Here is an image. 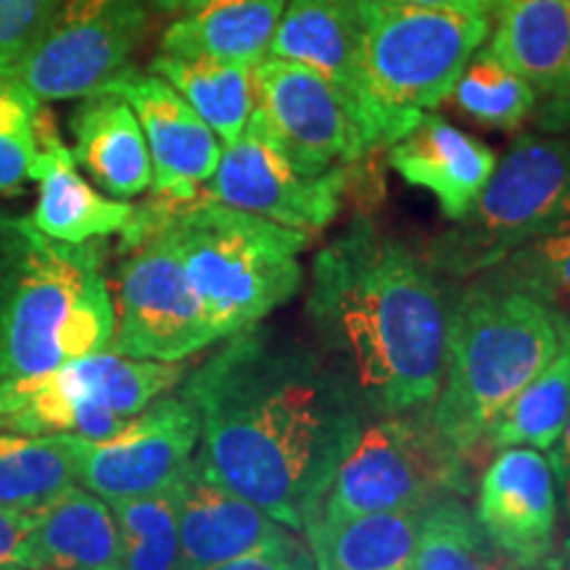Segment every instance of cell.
<instances>
[{"mask_svg": "<svg viewBox=\"0 0 570 570\" xmlns=\"http://www.w3.org/2000/svg\"><path fill=\"white\" fill-rule=\"evenodd\" d=\"M188 375L196 468L291 531H304L367 412L320 348L246 327Z\"/></svg>", "mask_w": 570, "mask_h": 570, "instance_id": "6da1fadb", "label": "cell"}, {"mask_svg": "<svg viewBox=\"0 0 570 570\" xmlns=\"http://www.w3.org/2000/svg\"><path fill=\"white\" fill-rule=\"evenodd\" d=\"M449 309L436 269L373 219L348 225L312 265L306 317L367 417L433 410Z\"/></svg>", "mask_w": 570, "mask_h": 570, "instance_id": "7a4b0ae2", "label": "cell"}, {"mask_svg": "<svg viewBox=\"0 0 570 570\" xmlns=\"http://www.w3.org/2000/svg\"><path fill=\"white\" fill-rule=\"evenodd\" d=\"M98 240L63 244L30 219L0 244V386L111 348L117 312Z\"/></svg>", "mask_w": 570, "mask_h": 570, "instance_id": "3957f363", "label": "cell"}, {"mask_svg": "<svg viewBox=\"0 0 570 570\" xmlns=\"http://www.w3.org/2000/svg\"><path fill=\"white\" fill-rule=\"evenodd\" d=\"M570 317L552 304L487 275L452 302L444 383L431 417L460 454H481L499 412L560 352Z\"/></svg>", "mask_w": 570, "mask_h": 570, "instance_id": "277c9868", "label": "cell"}, {"mask_svg": "<svg viewBox=\"0 0 570 570\" xmlns=\"http://www.w3.org/2000/svg\"><path fill=\"white\" fill-rule=\"evenodd\" d=\"M148 204L219 338L262 323L302 288L304 269L296 256L309 244V233L206 196L194 202L156 196Z\"/></svg>", "mask_w": 570, "mask_h": 570, "instance_id": "5b68a950", "label": "cell"}, {"mask_svg": "<svg viewBox=\"0 0 570 570\" xmlns=\"http://www.w3.org/2000/svg\"><path fill=\"white\" fill-rule=\"evenodd\" d=\"M362 111L375 146H394L452 96L454 82L491 32L487 9L356 0Z\"/></svg>", "mask_w": 570, "mask_h": 570, "instance_id": "8992f818", "label": "cell"}, {"mask_svg": "<svg viewBox=\"0 0 570 570\" xmlns=\"http://www.w3.org/2000/svg\"><path fill=\"white\" fill-rule=\"evenodd\" d=\"M570 233V138L520 135L465 217L428 248V265L473 281L518 248Z\"/></svg>", "mask_w": 570, "mask_h": 570, "instance_id": "52a82bcc", "label": "cell"}, {"mask_svg": "<svg viewBox=\"0 0 570 570\" xmlns=\"http://www.w3.org/2000/svg\"><path fill=\"white\" fill-rule=\"evenodd\" d=\"M183 377V362L132 360L106 348L71 360L51 373L3 383L0 431L109 439Z\"/></svg>", "mask_w": 570, "mask_h": 570, "instance_id": "ba28073f", "label": "cell"}, {"mask_svg": "<svg viewBox=\"0 0 570 570\" xmlns=\"http://www.w3.org/2000/svg\"><path fill=\"white\" fill-rule=\"evenodd\" d=\"M470 494V460L441 436L431 410L367 417L327 487L317 518L428 508Z\"/></svg>", "mask_w": 570, "mask_h": 570, "instance_id": "9c48e42d", "label": "cell"}, {"mask_svg": "<svg viewBox=\"0 0 570 570\" xmlns=\"http://www.w3.org/2000/svg\"><path fill=\"white\" fill-rule=\"evenodd\" d=\"M127 259L117 273V333L111 352L132 360L183 362L219 341L180 254L151 204L135 206L122 233Z\"/></svg>", "mask_w": 570, "mask_h": 570, "instance_id": "30bf717a", "label": "cell"}, {"mask_svg": "<svg viewBox=\"0 0 570 570\" xmlns=\"http://www.w3.org/2000/svg\"><path fill=\"white\" fill-rule=\"evenodd\" d=\"M252 119L302 175L348 167L375 148L373 135L336 85L277 56L254 67Z\"/></svg>", "mask_w": 570, "mask_h": 570, "instance_id": "8fae6325", "label": "cell"}, {"mask_svg": "<svg viewBox=\"0 0 570 570\" xmlns=\"http://www.w3.org/2000/svg\"><path fill=\"white\" fill-rule=\"evenodd\" d=\"M148 21L146 0H63L3 80L38 101L92 96L127 67Z\"/></svg>", "mask_w": 570, "mask_h": 570, "instance_id": "7c38bea8", "label": "cell"}, {"mask_svg": "<svg viewBox=\"0 0 570 570\" xmlns=\"http://www.w3.org/2000/svg\"><path fill=\"white\" fill-rule=\"evenodd\" d=\"M198 436L202 423L194 404L185 396H159L109 439L69 433L77 481L106 502L159 494L194 465Z\"/></svg>", "mask_w": 570, "mask_h": 570, "instance_id": "4fadbf2b", "label": "cell"}, {"mask_svg": "<svg viewBox=\"0 0 570 570\" xmlns=\"http://www.w3.org/2000/svg\"><path fill=\"white\" fill-rule=\"evenodd\" d=\"M348 177L352 164L315 177L302 175L248 117L240 138L223 148L202 196L312 235L338 217Z\"/></svg>", "mask_w": 570, "mask_h": 570, "instance_id": "5bb4252c", "label": "cell"}, {"mask_svg": "<svg viewBox=\"0 0 570 570\" xmlns=\"http://www.w3.org/2000/svg\"><path fill=\"white\" fill-rule=\"evenodd\" d=\"M101 90L132 106L154 164V194L194 202L217 169L223 142L185 98L154 71L125 67Z\"/></svg>", "mask_w": 570, "mask_h": 570, "instance_id": "9a60e30c", "label": "cell"}, {"mask_svg": "<svg viewBox=\"0 0 570 570\" xmlns=\"http://www.w3.org/2000/svg\"><path fill=\"white\" fill-rule=\"evenodd\" d=\"M473 515L504 558L520 568L544 566L560 518L550 458L531 446L499 449L481 479Z\"/></svg>", "mask_w": 570, "mask_h": 570, "instance_id": "2e32d148", "label": "cell"}, {"mask_svg": "<svg viewBox=\"0 0 570 570\" xmlns=\"http://www.w3.org/2000/svg\"><path fill=\"white\" fill-rule=\"evenodd\" d=\"M491 53L537 92L544 130H570V0H497Z\"/></svg>", "mask_w": 570, "mask_h": 570, "instance_id": "e0dca14e", "label": "cell"}, {"mask_svg": "<svg viewBox=\"0 0 570 570\" xmlns=\"http://www.w3.org/2000/svg\"><path fill=\"white\" fill-rule=\"evenodd\" d=\"M38 156L30 180H38V204L30 223L35 230L63 244L101 240L114 233H125L135 206L122 198H106L85 180L77 169L75 154L63 146L51 111L40 106L35 117Z\"/></svg>", "mask_w": 570, "mask_h": 570, "instance_id": "ac0fdd59", "label": "cell"}, {"mask_svg": "<svg viewBox=\"0 0 570 570\" xmlns=\"http://www.w3.org/2000/svg\"><path fill=\"white\" fill-rule=\"evenodd\" d=\"M177 529L180 570L217 568L288 537V531L254 502L204 479L196 462L177 483Z\"/></svg>", "mask_w": 570, "mask_h": 570, "instance_id": "d6986e66", "label": "cell"}, {"mask_svg": "<svg viewBox=\"0 0 570 570\" xmlns=\"http://www.w3.org/2000/svg\"><path fill=\"white\" fill-rule=\"evenodd\" d=\"M389 164L404 183L425 188L436 198L449 223H458L489 183L497 154L487 142L428 111L391 146Z\"/></svg>", "mask_w": 570, "mask_h": 570, "instance_id": "ffe728a7", "label": "cell"}, {"mask_svg": "<svg viewBox=\"0 0 570 570\" xmlns=\"http://www.w3.org/2000/svg\"><path fill=\"white\" fill-rule=\"evenodd\" d=\"M269 56L304 63L331 80L352 101L373 135L362 111L356 0H285Z\"/></svg>", "mask_w": 570, "mask_h": 570, "instance_id": "44dd1931", "label": "cell"}, {"mask_svg": "<svg viewBox=\"0 0 570 570\" xmlns=\"http://www.w3.org/2000/svg\"><path fill=\"white\" fill-rule=\"evenodd\" d=\"M75 161L85 167L109 196L132 198L154 185V164L146 135L132 106L117 92L98 90L85 96L71 114Z\"/></svg>", "mask_w": 570, "mask_h": 570, "instance_id": "7402d4cb", "label": "cell"}, {"mask_svg": "<svg viewBox=\"0 0 570 570\" xmlns=\"http://www.w3.org/2000/svg\"><path fill=\"white\" fill-rule=\"evenodd\" d=\"M122 570L117 518L104 497L77 483L35 520L24 570Z\"/></svg>", "mask_w": 570, "mask_h": 570, "instance_id": "603a6c76", "label": "cell"}, {"mask_svg": "<svg viewBox=\"0 0 570 570\" xmlns=\"http://www.w3.org/2000/svg\"><path fill=\"white\" fill-rule=\"evenodd\" d=\"M428 508L367 512L304 525L306 550L317 570H412Z\"/></svg>", "mask_w": 570, "mask_h": 570, "instance_id": "cb8c5ba5", "label": "cell"}, {"mask_svg": "<svg viewBox=\"0 0 570 570\" xmlns=\"http://www.w3.org/2000/svg\"><path fill=\"white\" fill-rule=\"evenodd\" d=\"M285 0H212L161 35V53L256 67L269 56Z\"/></svg>", "mask_w": 570, "mask_h": 570, "instance_id": "d4e9b609", "label": "cell"}, {"mask_svg": "<svg viewBox=\"0 0 570 570\" xmlns=\"http://www.w3.org/2000/svg\"><path fill=\"white\" fill-rule=\"evenodd\" d=\"M77 483L69 433L0 431V510L38 518Z\"/></svg>", "mask_w": 570, "mask_h": 570, "instance_id": "484cf974", "label": "cell"}, {"mask_svg": "<svg viewBox=\"0 0 570 570\" xmlns=\"http://www.w3.org/2000/svg\"><path fill=\"white\" fill-rule=\"evenodd\" d=\"M151 71L167 80L212 127L219 142L238 140L254 111V67L159 53Z\"/></svg>", "mask_w": 570, "mask_h": 570, "instance_id": "4316f807", "label": "cell"}, {"mask_svg": "<svg viewBox=\"0 0 570 570\" xmlns=\"http://www.w3.org/2000/svg\"><path fill=\"white\" fill-rule=\"evenodd\" d=\"M570 415V331L552 362L499 412L483 436L481 452L489 449L531 446L550 452Z\"/></svg>", "mask_w": 570, "mask_h": 570, "instance_id": "83f0119b", "label": "cell"}, {"mask_svg": "<svg viewBox=\"0 0 570 570\" xmlns=\"http://www.w3.org/2000/svg\"><path fill=\"white\" fill-rule=\"evenodd\" d=\"M412 570H544L520 568L491 544L462 497L428 504Z\"/></svg>", "mask_w": 570, "mask_h": 570, "instance_id": "f1b7e54d", "label": "cell"}, {"mask_svg": "<svg viewBox=\"0 0 570 570\" xmlns=\"http://www.w3.org/2000/svg\"><path fill=\"white\" fill-rule=\"evenodd\" d=\"M177 483L159 494L109 499L122 541V570H180Z\"/></svg>", "mask_w": 570, "mask_h": 570, "instance_id": "f546056e", "label": "cell"}, {"mask_svg": "<svg viewBox=\"0 0 570 570\" xmlns=\"http://www.w3.org/2000/svg\"><path fill=\"white\" fill-rule=\"evenodd\" d=\"M454 104L475 122L512 130L537 111V92L515 69L491 53V48H479L462 69L452 90Z\"/></svg>", "mask_w": 570, "mask_h": 570, "instance_id": "4dcf8cb0", "label": "cell"}, {"mask_svg": "<svg viewBox=\"0 0 570 570\" xmlns=\"http://www.w3.org/2000/svg\"><path fill=\"white\" fill-rule=\"evenodd\" d=\"M483 275L525 291L570 317V233L518 248Z\"/></svg>", "mask_w": 570, "mask_h": 570, "instance_id": "1f68e13d", "label": "cell"}, {"mask_svg": "<svg viewBox=\"0 0 570 570\" xmlns=\"http://www.w3.org/2000/svg\"><path fill=\"white\" fill-rule=\"evenodd\" d=\"M42 101L19 85L0 80V194H11L30 180L38 156L35 117Z\"/></svg>", "mask_w": 570, "mask_h": 570, "instance_id": "d6a6232c", "label": "cell"}, {"mask_svg": "<svg viewBox=\"0 0 570 570\" xmlns=\"http://www.w3.org/2000/svg\"><path fill=\"white\" fill-rule=\"evenodd\" d=\"M63 0H0V80L38 42Z\"/></svg>", "mask_w": 570, "mask_h": 570, "instance_id": "836d02e7", "label": "cell"}, {"mask_svg": "<svg viewBox=\"0 0 570 570\" xmlns=\"http://www.w3.org/2000/svg\"><path fill=\"white\" fill-rule=\"evenodd\" d=\"M296 544H298V539L294 537V533H288V537L275 541V544H267V547H262V550L240 554V558L227 560V562H223V566L209 568V570H288Z\"/></svg>", "mask_w": 570, "mask_h": 570, "instance_id": "e575fe53", "label": "cell"}, {"mask_svg": "<svg viewBox=\"0 0 570 570\" xmlns=\"http://www.w3.org/2000/svg\"><path fill=\"white\" fill-rule=\"evenodd\" d=\"M35 520L13 515V512L0 510V562H13V566L24 568L27 558V537H30Z\"/></svg>", "mask_w": 570, "mask_h": 570, "instance_id": "d590c367", "label": "cell"}, {"mask_svg": "<svg viewBox=\"0 0 570 570\" xmlns=\"http://www.w3.org/2000/svg\"><path fill=\"white\" fill-rule=\"evenodd\" d=\"M550 465L554 470V481H558L560 508L570 520V415L566 420L560 439L554 441V446L550 449Z\"/></svg>", "mask_w": 570, "mask_h": 570, "instance_id": "8d00e7d4", "label": "cell"}, {"mask_svg": "<svg viewBox=\"0 0 570 570\" xmlns=\"http://www.w3.org/2000/svg\"><path fill=\"white\" fill-rule=\"evenodd\" d=\"M383 3L425 6V9H494L497 0H383Z\"/></svg>", "mask_w": 570, "mask_h": 570, "instance_id": "74e56055", "label": "cell"}, {"mask_svg": "<svg viewBox=\"0 0 570 570\" xmlns=\"http://www.w3.org/2000/svg\"><path fill=\"white\" fill-rule=\"evenodd\" d=\"M544 570H570V533L562 539L558 550H552L550 558H547Z\"/></svg>", "mask_w": 570, "mask_h": 570, "instance_id": "f35d334b", "label": "cell"}, {"mask_svg": "<svg viewBox=\"0 0 570 570\" xmlns=\"http://www.w3.org/2000/svg\"><path fill=\"white\" fill-rule=\"evenodd\" d=\"M212 3V0H156L161 11H173V13H188L202 9V6Z\"/></svg>", "mask_w": 570, "mask_h": 570, "instance_id": "ab89813d", "label": "cell"}, {"mask_svg": "<svg viewBox=\"0 0 570 570\" xmlns=\"http://www.w3.org/2000/svg\"><path fill=\"white\" fill-rule=\"evenodd\" d=\"M288 570H317L315 560H312L309 550H306V547H302V541H298V544H296L294 558H291V566H288Z\"/></svg>", "mask_w": 570, "mask_h": 570, "instance_id": "60d3db41", "label": "cell"}, {"mask_svg": "<svg viewBox=\"0 0 570 570\" xmlns=\"http://www.w3.org/2000/svg\"><path fill=\"white\" fill-rule=\"evenodd\" d=\"M0 570H24V568L13 566V562H0Z\"/></svg>", "mask_w": 570, "mask_h": 570, "instance_id": "b9f144b4", "label": "cell"}, {"mask_svg": "<svg viewBox=\"0 0 570 570\" xmlns=\"http://www.w3.org/2000/svg\"><path fill=\"white\" fill-rule=\"evenodd\" d=\"M111 570H119V568H111Z\"/></svg>", "mask_w": 570, "mask_h": 570, "instance_id": "7bdbcfd3", "label": "cell"}]
</instances>
